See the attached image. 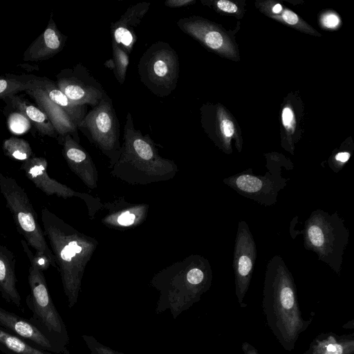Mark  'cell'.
<instances>
[{
	"instance_id": "obj_23",
	"label": "cell",
	"mask_w": 354,
	"mask_h": 354,
	"mask_svg": "<svg viewBox=\"0 0 354 354\" xmlns=\"http://www.w3.org/2000/svg\"><path fill=\"white\" fill-rule=\"evenodd\" d=\"M38 77L34 75L6 74L0 76V99L3 100L19 92L33 88L36 86Z\"/></svg>"
},
{
	"instance_id": "obj_19",
	"label": "cell",
	"mask_w": 354,
	"mask_h": 354,
	"mask_svg": "<svg viewBox=\"0 0 354 354\" xmlns=\"http://www.w3.org/2000/svg\"><path fill=\"white\" fill-rule=\"evenodd\" d=\"M304 354H354V335L320 333Z\"/></svg>"
},
{
	"instance_id": "obj_10",
	"label": "cell",
	"mask_w": 354,
	"mask_h": 354,
	"mask_svg": "<svg viewBox=\"0 0 354 354\" xmlns=\"http://www.w3.org/2000/svg\"><path fill=\"white\" fill-rule=\"evenodd\" d=\"M277 180L268 176L242 173L225 178L223 181L243 196L269 205L276 203L278 192L286 185L282 183L284 179Z\"/></svg>"
},
{
	"instance_id": "obj_13",
	"label": "cell",
	"mask_w": 354,
	"mask_h": 354,
	"mask_svg": "<svg viewBox=\"0 0 354 354\" xmlns=\"http://www.w3.org/2000/svg\"><path fill=\"white\" fill-rule=\"evenodd\" d=\"M47 166L48 162L44 158L33 155L28 160L22 162L20 169L36 187L48 196L55 195L66 198L82 195L51 178L47 172Z\"/></svg>"
},
{
	"instance_id": "obj_32",
	"label": "cell",
	"mask_w": 354,
	"mask_h": 354,
	"mask_svg": "<svg viewBox=\"0 0 354 354\" xmlns=\"http://www.w3.org/2000/svg\"><path fill=\"white\" fill-rule=\"evenodd\" d=\"M339 22V19L337 15L333 13H329L325 15L322 19L323 24L328 28L336 27Z\"/></svg>"
},
{
	"instance_id": "obj_24",
	"label": "cell",
	"mask_w": 354,
	"mask_h": 354,
	"mask_svg": "<svg viewBox=\"0 0 354 354\" xmlns=\"http://www.w3.org/2000/svg\"><path fill=\"white\" fill-rule=\"evenodd\" d=\"M130 55L116 44L112 43V57L106 60L104 66L113 72L117 81L122 84L126 79Z\"/></svg>"
},
{
	"instance_id": "obj_38",
	"label": "cell",
	"mask_w": 354,
	"mask_h": 354,
	"mask_svg": "<svg viewBox=\"0 0 354 354\" xmlns=\"http://www.w3.org/2000/svg\"><path fill=\"white\" fill-rule=\"evenodd\" d=\"M282 10V6L280 4H276L272 8V12L274 13L278 14Z\"/></svg>"
},
{
	"instance_id": "obj_9",
	"label": "cell",
	"mask_w": 354,
	"mask_h": 354,
	"mask_svg": "<svg viewBox=\"0 0 354 354\" xmlns=\"http://www.w3.org/2000/svg\"><path fill=\"white\" fill-rule=\"evenodd\" d=\"M257 257V248L248 224L241 221L238 224L235 240L233 268L235 274V292L241 307L248 290Z\"/></svg>"
},
{
	"instance_id": "obj_1",
	"label": "cell",
	"mask_w": 354,
	"mask_h": 354,
	"mask_svg": "<svg viewBox=\"0 0 354 354\" xmlns=\"http://www.w3.org/2000/svg\"><path fill=\"white\" fill-rule=\"evenodd\" d=\"M262 306L267 324L277 339L286 351H292L311 319L302 318L294 278L278 255L267 264Z\"/></svg>"
},
{
	"instance_id": "obj_29",
	"label": "cell",
	"mask_w": 354,
	"mask_h": 354,
	"mask_svg": "<svg viewBox=\"0 0 354 354\" xmlns=\"http://www.w3.org/2000/svg\"><path fill=\"white\" fill-rule=\"evenodd\" d=\"M282 122L287 129H290L295 126V117L290 108L286 106L282 111Z\"/></svg>"
},
{
	"instance_id": "obj_3",
	"label": "cell",
	"mask_w": 354,
	"mask_h": 354,
	"mask_svg": "<svg viewBox=\"0 0 354 354\" xmlns=\"http://www.w3.org/2000/svg\"><path fill=\"white\" fill-rule=\"evenodd\" d=\"M349 232L337 213L318 209L311 213L304 229V247L339 274Z\"/></svg>"
},
{
	"instance_id": "obj_21",
	"label": "cell",
	"mask_w": 354,
	"mask_h": 354,
	"mask_svg": "<svg viewBox=\"0 0 354 354\" xmlns=\"http://www.w3.org/2000/svg\"><path fill=\"white\" fill-rule=\"evenodd\" d=\"M3 100L15 109L24 113L41 136L58 138V134L54 126L46 113L39 108L16 95Z\"/></svg>"
},
{
	"instance_id": "obj_14",
	"label": "cell",
	"mask_w": 354,
	"mask_h": 354,
	"mask_svg": "<svg viewBox=\"0 0 354 354\" xmlns=\"http://www.w3.org/2000/svg\"><path fill=\"white\" fill-rule=\"evenodd\" d=\"M67 37L57 28L51 15L45 30L28 47L24 61L40 62L48 59L64 48Z\"/></svg>"
},
{
	"instance_id": "obj_8",
	"label": "cell",
	"mask_w": 354,
	"mask_h": 354,
	"mask_svg": "<svg viewBox=\"0 0 354 354\" xmlns=\"http://www.w3.org/2000/svg\"><path fill=\"white\" fill-rule=\"evenodd\" d=\"M56 85L77 105H97L106 92L102 85L84 65L79 63L64 68L56 75Z\"/></svg>"
},
{
	"instance_id": "obj_12",
	"label": "cell",
	"mask_w": 354,
	"mask_h": 354,
	"mask_svg": "<svg viewBox=\"0 0 354 354\" xmlns=\"http://www.w3.org/2000/svg\"><path fill=\"white\" fill-rule=\"evenodd\" d=\"M151 3L142 1L127 8L115 22L111 23L112 43L116 44L131 54L137 41L136 29L148 12Z\"/></svg>"
},
{
	"instance_id": "obj_4",
	"label": "cell",
	"mask_w": 354,
	"mask_h": 354,
	"mask_svg": "<svg viewBox=\"0 0 354 354\" xmlns=\"http://www.w3.org/2000/svg\"><path fill=\"white\" fill-rule=\"evenodd\" d=\"M0 192L11 212L17 230L35 252L46 254L56 268L54 256L37 219L36 212L24 189L17 181L0 171Z\"/></svg>"
},
{
	"instance_id": "obj_6",
	"label": "cell",
	"mask_w": 354,
	"mask_h": 354,
	"mask_svg": "<svg viewBox=\"0 0 354 354\" xmlns=\"http://www.w3.org/2000/svg\"><path fill=\"white\" fill-rule=\"evenodd\" d=\"M77 128L113 162L118 160L121 152L120 122L113 100L106 92Z\"/></svg>"
},
{
	"instance_id": "obj_11",
	"label": "cell",
	"mask_w": 354,
	"mask_h": 354,
	"mask_svg": "<svg viewBox=\"0 0 354 354\" xmlns=\"http://www.w3.org/2000/svg\"><path fill=\"white\" fill-rule=\"evenodd\" d=\"M0 328L53 354H70L32 322L0 307Z\"/></svg>"
},
{
	"instance_id": "obj_18",
	"label": "cell",
	"mask_w": 354,
	"mask_h": 354,
	"mask_svg": "<svg viewBox=\"0 0 354 354\" xmlns=\"http://www.w3.org/2000/svg\"><path fill=\"white\" fill-rule=\"evenodd\" d=\"M37 86L53 103L57 105L67 115L73 124L77 127V125L87 113V106L77 105L72 102L70 99L59 90L55 82L46 77H38Z\"/></svg>"
},
{
	"instance_id": "obj_2",
	"label": "cell",
	"mask_w": 354,
	"mask_h": 354,
	"mask_svg": "<svg viewBox=\"0 0 354 354\" xmlns=\"http://www.w3.org/2000/svg\"><path fill=\"white\" fill-rule=\"evenodd\" d=\"M41 219L44 236L59 269L68 306L71 308L77 301L81 285L82 268L77 257L82 252L79 236L46 207L41 209Z\"/></svg>"
},
{
	"instance_id": "obj_15",
	"label": "cell",
	"mask_w": 354,
	"mask_h": 354,
	"mask_svg": "<svg viewBox=\"0 0 354 354\" xmlns=\"http://www.w3.org/2000/svg\"><path fill=\"white\" fill-rule=\"evenodd\" d=\"M26 92L35 100L39 108L46 113L57 132V140L60 144L67 134H70L80 143L77 127L67 115L37 86V80L36 86Z\"/></svg>"
},
{
	"instance_id": "obj_36",
	"label": "cell",
	"mask_w": 354,
	"mask_h": 354,
	"mask_svg": "<svg viewBox=\"0 0 354 354\" xmlns=\"http://www.w3.org/2000/svg\"><path fill=\"white\" fill-rule=\"evenodd\" d=\"M351 154L347 151H342L337 153L335 156V160L339 164L342 165L346 162L350 158Z\"/></svg>"
},
{
	"instance_id": "obj_26",
	"label": "cell",
	"mask_w": 354,
	"mask_h": 354,
	"mask_svg": "<svg viewBox=\"0 0 354 354\" xmlns=\"http://www.w3.org/2000/svg\"><path fill=\"white\" fill-rule=\"evenodd\" d=\"M21 243L24 251L30 261V263L33 264L42 272L48 270L50 266L53 267L52 261L46 254L39 252H35L33 254L24 239L21 240Z\"/></svg>"
},
{
	"instance_id": "obj_7",
	"label": "cell",
	"mask_w": 354,
	"mask_h": 354,
	"mask_svg": "<svg viewBox=\"0 0 354 354\" xmlns=\"http://www.w3.org/2000/svg\"><path fill=\"white\" fill-rule=\"evenodd\" d=\"M30 293L27 304L33 313L34 324L63 348L69 336L66 326L50 297L44 273L30 263L28 276Z\"/></svg>"
},
{
	"instance_id": "obj_22",
	"label": "cell",
	"mask_w": 354,
	"mask_h": 354,
	"mask_svg": "<svg viewBox=\"0 0 354 354\" xmlns=\"http://www.w3.org/2000/svg\"><path fill=\"white\" fill-rule=\"evenodd\" d=\"M0 351L6 354H53L0 328Z\"/></svg>"
},
{
	"instance_id": "obj_17",
	"label": "cell",
	"mask_w": 354,
	"mask_h": 354,
	"mask_svg": "<svg viewBox=\"0 0 354 354\" xmlns=\"http://www.w3.org/2000/svg\"><path fill=\"white\" fill-rule=\"evenodd\" d=\"M15 257L6 246L0 245V292L8 303L21 308V297L17 287Z\"/></svg>"
},
{
	"instance_id": "obj_31",
	"label": "cell",
	"mask_w": 354,
	"mask_h": 354,
	"mask_svg": "<svg viewBox=\"0 0 354 354\" xmlns=\"http://www.w3.org/2000/svg\"><path fill=\"white\" fill-rule=\"evenodd\" d=\"M216 6L222 11L234 13L238 10L236 5L231 1L220 0L217 1Z\"/></svg>"
},
{
	"instance_id": "obj_28",
	"label": "cell",
	"mask_w": 354,
	"mask_h": 354,
	"mask_svg": "<svg viewBox=\"0 0 354 354\" xmlns=\"http://www.w3.org/2000/svg\"><path fill=\"white\" fill-rule=\"evenodd\" d=\"M82 339L91 354H125L102 344L93 336L84 335Z\"/></svg>"
},
{
	"instance_id": "obj_35",
	"label": "cell",
	"mask_w": 354,
	"mask_h": 354,
	"mask_svg": "<svg viewBox=\"0 0 354 354\" xmlns=\"http://www.w3.org/2000/svg\"><path fill=\"white\" fill-rule=\"evenodd\" d=\"M282 17L287 24L290 25H295L299 21L298 16L293 12L288 10L283 12Z\"/></svg>"
},
{
	"instance_id": "obj_20",
	"label": "cell",
	"mask_w": 354,
	"mask_h": 354,
	"mask_svg": "<svg viewBox=\"0 0 354 354\" xmlns=\"http://www.w3.org/2000/svg\"><path fill=\"white\" fill-rule=\"evenodd\" d=\"M62 153L71 169L78 175L88 186V171L95 168L86 151L70 134L64 138Z\"/></svg>"
},
{
	"instance_id": "obj_34",
	"label": "cell",
	"mask_w": 354,
	"mask_h": 354,
	"mask_svg": "<svg viewBox=\"0 0 354 354\" xmlns=\"http://www.w3.org/2000/svg\"><path fill=\"white\" fill-rule=\"evenodd\" d=\"M135 215L129 212L122 214L118 218V223L122 225H129L133 223Z\"/></svg>"
},
{
	"instance_id": "obj_37",
	"label": "cell",
	"mask_w": 354,
	"mask_h": 354,
	"mask_svg": "<svg viewBox=\"0 0 354 354\" xmlns=\"http://www.w3.org/2000/svg\"><path fill=\"white\" fill-rule=\"evenodd\" d=\"M241 348L243 354H259L257 350L248 342H243Z\"/></svg>"
},
{
	"instance_id": "obj_5",
	"label": "cell",
	"mask_w": 354,
	"mask_h": 354,
	"mask_svg": "<svg viewBox=\"0 0 354 354\" xmlns=\"http://www.w3.org/2000/svg\"><path fill=\"white\" fill-rule=\"evenodd\" d=\"M179 59L176 50L164 41L153 43L141 56L138 71L141 82L154 95H169L176 88Z\"/></svg>"
},
{
	"instance_id": "obj_27",
	"label": "cell",
	"mask_w": 354,
	"mask_h": 354,
	"mask_svg": "<svg viewBox=\"0 0 354 354\" xmlns=\"http://www.w3.org/2000/svg\"><path fill=\"white\" fill-rule=\"evenodd\" d=\"M16 111L10 113L8 118L10 131L15 134L24 133L30 129V121L24 113Z\"/></svg>"
},
{
	"instance_id": "obj_33",
	"label": "cell",
	"mask_w": 354,
	"mask_h": 354,
	"mask_svg": "<svg viewBox=\"0 0 354 354\" xmlns=\"http://www.w3.org/2000/svg\"><path fill=\"white\" fill-rule=\"evenodd\" d=\"M194 3V0H167L165 6L171 8H182Z\"/></svg>"
},
{
	"instance_id": "obj_16",
	"label": "cell",
	"mask_w": 354,
	"mask_h": 354,
	"mask_svg": "<svg viewBox=\"0 0 354 354\" xmlns=\"http://www.w3.org/2000/svg\"><path fill=\"white\" fill-rule=\"evenodd\" d=\"M176 24L185 33L208 48L224 52L227 44L223 35L208 21L197 17H190L178 19Z\"/></svg>"
},
{
	"instance_id": "obj_25",
	"label": "cell",
	"mask_w": 354,
	"mask_h": 354,
	"mask_svg": "<svg viewBox=\"0 0 354 354\" xmlns=\"http://www.w3.org/2000/svg\"><path fill=\"white\" fill-rule=\"evenodd\" d=\"M3 151L7 157L22 162L33 156L29 142L24 139L14 136L4 140Z\"/></svg>"
},
{
	"instance_id": "obj_30",
	"label": "cell",
	"mask_w": 354,
	"mask_h": 354,
	"mask_svg": "<svg viewBox=\"0 0 354 354\" xmlns=\"http://www.w3.org/2000/svg\"><path fill=\"white\" fill-rule=\"evenodd\" d=\"M221 131L226 138H231L234 133L233 122L227 118L221 119Z\"/></svg>"
}]
</instances>
